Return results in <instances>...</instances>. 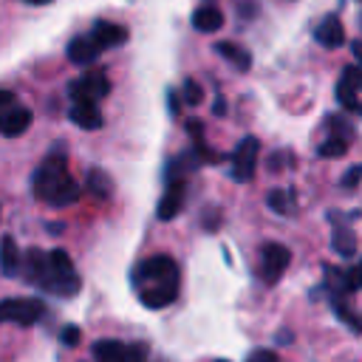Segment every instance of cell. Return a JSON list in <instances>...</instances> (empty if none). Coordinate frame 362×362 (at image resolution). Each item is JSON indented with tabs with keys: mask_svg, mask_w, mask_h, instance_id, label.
I'll return each instance as SVG.
<instances>
[{
	"mask_svg": "<svg viewBox=\"0 0 362 362\" xmlns=\"http://www.w3.org/2000/svg\"><path fill=\"white\" fill-rule=\"evenodd\" d=\"M215 51L223 57V59H229L232 65H235V71H240V74H246L249 68H252V57H249V51L246 48H240L238 42H218L215 45Z\"/></svg>",
	"mask_w": 362,
	"mask_h": 362,
	"instance_id": "obj_17",
	"label": "cell"
},
{
	"mask_svg": "<svg viewBox=\"0 0 362 362\" xmlns=\"http://www.w3.org/2000/svg\"><path fill=\"white\" fill-rule=\"evenodd\" d=\"M246 362H280V356H277V351H272V348H257V351L249 354Z\"/></svg>",
	"mask_w": 362,
	"mask_h": 362,
	"instance_id": "obj_32",
	"label": "cell"
},
{
	"mask_svg": "<svg viewBox=\"0 0 362 362\" xmlns=\"http://www.w3.org/2000/svg\"><path fill=\"white\" fill-rule=\"evenodd\" d=\"M167 99H170V113H175V110H178V99H175V93L170 90V93H167Z\"/></svg>",
	"mask_w": 362,
	"mask_h": 362,
	"instance_id": "obj_36",
	"label": "cell"
},
{
	"mask_svg": "<svg viewBox=\"0 0 362 362\" xmlns=\"http://www.w3.org/2000/svg\"><path fill=\"white\" fill-rule=\"evenodd\" d=\"M133 286L139 291V300L158 311L164 305H170L178 297V266L170 255H156L147 257L136 266L133 272Z\"/></svg>",
	"mask_w": 362,
	"mask_h": 362,
	"instance_id": "obj_1",
	"label": "cell"
},
{
	"mask_svg": "<svg viewBox=\"0 0 362 362\" xmlns=\"http://www.w3.org/2000/svg\"><path fill=\"white\" fill-rule=\"evenodd\" d=\"M328 127L334 130V139L348 141V139L354 136V127H351V124H348V119H342V116H328Z\"/></svg>",
	"mask_w": 362,
	"mask_h": 362,
	"instance_id": "obj_27",
	"label": "cell"
},
{
	"mask_svg": "<svg viewBox=\"0 0 362 362\" xmlns=\"http://www.w3.org/2000/svg\"><path fill=\"white\" fill-rule=\"evenodd\" d=\"M226 113V105H223V99H215V116H223Z\"/></svg>",
	"mask_w": 362,
	"mask_h": 362,
	"instance_id": "obj_37",
	"label": "cell"
},
{
	"mask_svg": "<svg viewBox=\"0 0 362 362\" xmlns=\"http://www.w3.org/2000/svg\"><path fill=\"white\" fill-rule=\"evenodd\" d=\"M181 102H187V105H201L204 102V90H201V85L195 82V79H184L181 82Z\"/></svg>",
	"mask_w": 362,
	"mask_h": 362,
	"instance_id": "obj_25",
	"label": "cell"
},
{
	"mask_svg": "<svg viewBox=\"0 0 362 362\" xmlns=\"http://www.w3.org/2000/svg\"><path fill=\"white\" fill-rule=\"evenodd\" d=\"M314 37H317V42H320L322 48H339V45L345 42V28H342V23H339L337 14H328V17L317 25Z\"/></svg>",
	"mask_w": 362,
	"mask_h": 362,
	"instance_id": "obj_12",
	"label": "cell"
},
{
	"mask_svg": "<svg viewBox=\"0 0 362 362\" xmlns=\"http://www.w3.org/2000/svg\"><path fill=\"white\" fill-rule=\"evenodd\" d=\"M266 204H269L277 215H291V209H294V195H291L288 189H269Z\"/></svg>",
	"mask_w": 362,
	"mask_h": 362,
	"instance_id": "obj_21",
	"label": "cell"
},
{
	"mask_svg": "<svg viewBox=\"0 0 362 362\" xmlns=\"http://www.w3.org/2000/svg\"><path fill=\"white\" fill-rule=\"evenodd\" d=\"M79 337H82V334H79L76 325H65L62 334H59V339H62L65 345H79Z\"/></svg>",
	"mask_w": 362,
	"mask_h": 362,
	"instance_id": "obj_34",
	"label": "cell"
},
{
	"mask_svg": "<svg viewBox=\"0 0 362 362\" xmlns=\"http://www.w3.org/2000/svg\"><path fill=\"white\" fill-rule=\"evenodd\" d=\"M337 99H339V105L342 107H348V110H359V93L348 85V82H337Z\"/></svg>",
	"mask_w": 362,
	"mask_h": 362,
	"instance_id": "obj_24",
	"label": "cell"
},
{
	"mask_svg": "<svg viewBox=\"0 0 362 362\" xmlns=\"http://www.w3.org/2000/svg\"><path fill=\"white\" fill-rule=\"evenodd\" d=\"M334 311H337V317H339V320H345L356 334H362V317H356L354 311H348V303H345V300L334 297Z\"/></svg>",
	"mask_w": 362,
	"mask_h": 362,
	"instance_id": "obj_26",
	"label": "cell"
},
{
	"mask_svg": "<svg viewBox=\"0 0 362 362\" xmlns=\"http://www.w3.org/2000/svg\"><path fill=\"white\" fill-rule=\"evenodd\" d=\"M20 263H23V255H20L17 243H14V238L3 235L0 238V272L6 277H14V274H20Z\"/></svg>",
	"mask_w": 362,
	"mask_h": 362,
	"instance_id": "obj_15",
	"label": "cell"
},
{
	"mask_svg": "<svg viewBox=\"0 0 362 362\" xmlns=\"http://www.w3.org/2000/svg\"><path fill=\"white\" fill-rule=\"evenodd\" d=\"M351 51H354V57H356V65H362V40H356V42L351 45Z\"/></svg>",
	"mask_w": 362,
	"mask_h": 362,
	"instance_id": "obj_35",
	"label": "cell"
},
{
	"mask_svg": "<svg viewBox=\"0 0 362 362\" xmlns=\"http://www.w3.org/2000/svg\"><path fill=\"white\" fill-rule=\"evenodd\" d=\"M88 189L96 195V198H110V192H113V181H110V175L105 173V170H88Z\"/></svg>",
	"mask_w": 362,
	"mask_h": 362,
	"instance_id": "obj_20",
	"label": "cell"
},
{
	"mask_svg": "<svg viewBox=\"0 0 362 362\" xmlns=\"http://www.w3.org/2000/svg\"><path fill=\"white\" fill-rule=\"evenodd\" d=\"M124 348L127 345H122L116 339H99V342H93L90 354H93L96 362H119L124 356Z\"/></svg>",
	"mask_w": 362,
	"mask_h": 362,
	"instance_id": "obj_19",
	"label": "cell"
},
{
	"mask_svg": "<svg viewBox=\"0 0 362 362\" xmlns=\"http://www.w3.org/2000/svg\"><path fill=\"white\" fill-rule=\"evenodd\" d=\"M23 3H31V6H48L51 0H23Z\"/></svg>",
	"mask_w": 362,
	"mask_h": 362,
	"instance_id": "obj_38",
	"label": "cell"
},
{
	"mask_svg": "<svg viewBox=\"0 0 362 362\" xmlns=\"http://www.w3.org/2000/svg\"><path fill=\"white\" fill-rule=\"evenodd\" d=\"M184 206V181H173L167 184V192L161 195L158 206H156V218L158 221H173Z\"/></svg>",
	"mask_w": 362,
	"mask_h": 362,
	"instance_id": "obj_10",
	"label": "cell"
},
{
	"mask_svg": "<svg viewBox=\"0 0 362 362\" xmlns=\"http://www.w3.org/2000/svg\"><path fill=\"white\" fill-rule=\"evenodd\" d=\"M345 150H348V141L331 136V139H325V141L317 147V156H320V158H342Z\"/></svg>",
	"mask_w": 362,
	"mask_h": 362,
	"instance_id": "obj_22",
	"label": "cell"
},
{
	"mask_svg": "<svg viewBox=\"0 0 362 362\" xmlns=\"http://www.w3.org/2000/svg\"><path fill=\"white\" fill-rule=\"evenodd\" d=\"M342 82H348L359 93L362 90V65H345L342 68Z\"/></svg>",
	"mask_w": 362,
	"mask_h": 362,
	"instance_id": "obj_28",
	"label": "cell"
},
{
	"mask_svg": "<svg viewBox=\"0 0 362 362\" xmlns=\"http://www.w3.org/2000/svg\"><path fill=\"white\" fill-rule=\"evenodd\" d=\"M110 93V82L102 71H88L79 79H74L68 85V99L71 105H96L99 99H105Z\"/></svg>",
	"mask_w": 362,
	"mask_h": 362,
	"instance_id": "obj_4",
	"label": "cell"
},
{
	"mask_svg": "<svg viewBox=\"0 0 362 362\" xmlns=\"http://www.w3.org/2000/svg\"><path fill=\"white\" fill-rule=\"evenodd\" d=\"M359 181H362V164H354V167H348V173L342 175V181H339V184H342L345 189H356V184H359Z\"/></svg>",
	"mask_w": 362,
	"mask_h": 362,
	"instance_id": "obj_30",
	"label": "cell"
},
{
	"mask_svg": "<svg viewBox=\"0 0 362 362\" xmlns=\"http://www.w3.org/2000/svg\"><path fill=\"white\" fill-rule=\"evenodd\" d=\"M90 40L99 45V51L116 48V45H124L127 42V28L124 25H116V23H107V20H99L90 28Z\"/></svg>",
	"mask_w": 362,
	"mask_h": 362,
	"instance_id": "obj_8",
	"label": "cell"
},
{
	"mask_svg": "<svg viewBox=\"0 0 362 362\" xmlns=\"http://www.w3.org/2000/svg\"><path fill=\"white\" fill-rule=\"evenodd\" d=\"M28 124H31V110L23 107V105H17V107L6 116V122L0 124V136H6V139H17V136H23V133L28 130Z\"/></svg>",
	"mask_w": 362,
	"mask_h": 362,
	"instance_id": "obj_16",
	"label": "cell"
},
{
	"mask_svg": "<svg viewBox=\"0 0 362 362\" xmlns=\"http://www.w3.org/2000/svg\"><path fill=\"white\" fill-rule=\"evenodd\" d=\"M291 263V252L283 246V243H266L263 252H260V277L266 286H274L283 272L288 269Z\"/></svg>",
	"mask_w": 362,
	"mask_h": 362,
	"instance_id": "obj_7",
	"label": "cell"
},
{
	"mask_svg": "<svg viewBox=\"0 0 362 362\" xmlns=\"http://www.w3.org/2000/svg\"><path fill=\"white\" fill-rule=\"evenodd\" d=\"M45 314V305L34 297H8L0 300V325L17 322V325H34Z\"/></svg>",
	"mask_w": 362,
	"mask_h": 362,
	"instance_id": "obj_6",
	"label": "cell"
},
{
	"mask_svg": "<svg viewBox=\"0 0 362 362\" xmlns=\"http://www.w3.org/2000/svg\"><path fill=\"white\" fill-rule=\"evenodd\" d=\"M359 113H362V105H359Z\"/></svg>",
	"mask_w": 362,
	"mask_h": 362,
	"instance_id": "obj_39",
	"label": "cell"
},
{
	"mask_svg": "<svg viewBox=\"0 0 362 362\" xmlns=\"http://www.w3.org/2000/svg\"><path fill=\"white\" fill-rule=\"evenodd\" d=\"M257 156H260V141L255 136L240 139V144L232 150L229 156V175L238 184H246L255 178V167H257Z\"/></svg>",
	"mask_w": 362,
	"mask_h": 362,
	"instance_id": "obj_5",
	"label": "cell"
},
{
	"mask_svg": "<svg viewBox=\"0 0 362 362\" xmlns=\"http://www.w3.org/2000/svg\"><path fill=\"white\" fill-rule=\"evenodd\" d=\"M144 359H147L144 345H127V348H124V356H122L119 362H144Z\"/></svg>",
	"mask_w": 362,
	"mask_h": 362,
	"instance_id": "obj_33",
	"label": "cell"
},
{
	"mask_svg": "<svg viewBox=\"0 0 362 362\" xmlns=\"http://www.w3.org/2000/svg\"><path fill=\"white\" fill-rule=\"evenodd\" d=\"M45 272H48V255L40 252V249H28L23 255V263H20V277L31 286H40Z\"/></svg>",
	"mask_w": 362,
	"mask_h": 362,
	"instance_id": "obj_9",
	"label": "cell"
},
{
	"mask_svg": "<svg viewBox=\"0 0 362 362\" xmlns=\"http://www.w3.org/2000/svg\"><path fill=\"white\" fill-rule=\"evenodd\" d=\"M68 119L76 124V127H82V130H99L102 127V110L96 107V105H71L68 107Z\"/></svg>",
	"mask_w": 362,
	"mask_h": 362,
	"instance_id": "obj_14",
	"label": "cell"
},
{
	"mask_svg": "<svg viewBox=\"0 0 362 362\" xmlns=\"http://www.w3.org/2000/svg\"><path fill=\"white\" fill-rule=\"evenodd\" d=\"M345 286H348V291H359V288H362V260L354 263V266L345 272Z\"/></svg>",
	"mask_w": 362,
	"mask_h": 362,
	"instance_id": "obj_29",
	"label": "cell"
},
{
	"mask_svg": "<svg viewBox=\"0 0 362 362\" xmlns=\"http://www.w3.org/2000/svg\"><path fill=\"white\" fill-rule=\"evenodd\" d=\"M14 107H17V99H14V93H11V90H0V124L6 122V116H8Z\"/></svg>",
	"mask_w": 362,
	"mask_h": 362,
	"instance_id": "obj_31",
	"label": "cell"
},
{
	"mask_svg": "<svg viewBox=\"0 0 362 362\" xmlns=\"http://www.w3.org/2000/svg\"><path fill=\"white\" fill-rule=\"evenodd\" d=\"M325 286H328V291L337 297L339 294V300H342V294H348V286H345V272L342 269H325Z\"/></svg>",
	"mask_w": 362,
	"mask_h": 362,
	"instance_id": "obj_23",
	"label": "cell"
},
{
	"mask_svg": "<svg viewBox=\"0 0 362 362\" xmlns=\"http://www.w3.org/2000/svg\"><path fill=\"white\" fill-rule=\"evenodd\" d=\"M40 288H45L57 297H74L79 291V274L74 272L68 252H62V249L48 252V272H45Z\"/></svg>",
	"mask_w": 362,
	"mask_h": 362,
	"instance_id": "obj_3",
	"label": "cell"
},
{
	"mask_svg": "<svg viewBox=\"0 0 362 362\" xmlns=\"http://www.w3.org/2000/svg\"><path fill=\"white\" fill-rule=\"evenodd\" d=\"M221 25H223V11H221L218 6L206 3V6H198V8L192 11V28H195V31L212 34V31H218Z\"/></svg>",
	"mask_w": 362,
	"mask_h": 362,
	"instance_id": "obj_13",
	"label": "cell"
},
{
	"mask_svg": "<svg viewBox=\"0 0 362 362\" xmlns=\"http://www.w3.org/2000/svg\"><path fill=\"white\" fill-rule=\"evenodd\" d=\"M331 249L339 255V257H354L356 255V238H354V232L345 226V223H339V226H334V238H331Z\"/></svg>",
	"mask_w": 362,
	"mask_h": 362,
	"instance_id": "obj_18",
	"label": "cell"
},
{
	"mask_svg": "<svg viewBox=\"0 0 362 362\" xmlns=\"http://www.w3.org/2000/svg\"><path fill=\"white\" fill-rule=\"evenodd\" d=\"M31 189H34V195L40 198V201H45L48 206H57V209H62V206H71V204H76L79 201V184L68 175V164H65V150L57 144L48 156H45V161L34 170V175H31Z\"/></svg>",
	"mask_w": 362,
	"mask_h": 362,
	"instance_id": "obj_2",
	"label": "cell"
},
{
	"mask_svg": "<svg viewBox=\"0 0 362 362\" xmlns=\"http://www.w3.org/2000/svg\"><path fill=\"white\" fill-rule=\"evenodd\" d=\"M99 57V45L90 40V34H79L68 42V59L74 65H93Z\"/></svg>",
	"mask_w": 362,
	"mask_h": 362,
	"instance_id": "obj_11",
	"label": "cell"
},
{
	"mask_svg": "<svg viewBox=\"0 0 362 362\" xmlns=\"http://www.w3.org/2000/svg\"><path fill=\"white\" fill-rule=\"evenodd\" d=\"M218 362H226V359H218Z\"/></svg>",
	"mask_w": 362,
	"mask_h": 362,
	"instance_id": "obj_40",
	"label": "cell"
}]
</instances>
